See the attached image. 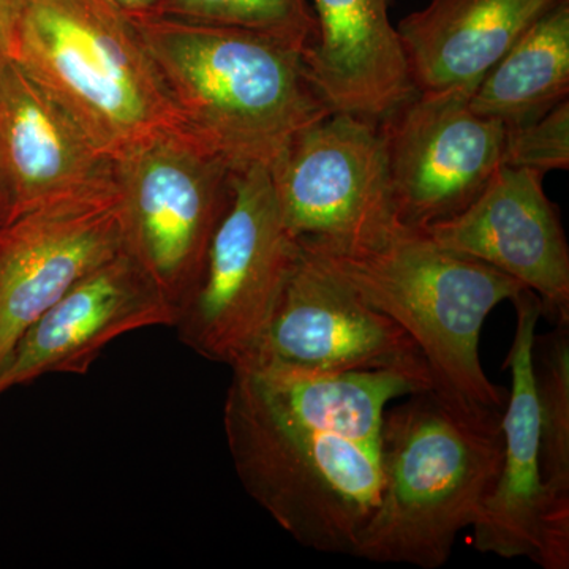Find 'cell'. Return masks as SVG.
<instances>
[{
  "label": "cell",
  "mask_w": 569,
  "mask_h": 569,
  "mask_svg": "<svg viewBox=\"0 0 569 569\" xmlns=\"http://www.w3.org/2000/svg\"><path fill=\"white\" fill-rule=\"evenodd\" d=\"M179 127L231 170L269 167L306 126L331 112L298 48L244 29L132 17Z\"/></svg>",
  "instance_id": "obj_2"
},
{
  "label": "cell",
  "mask_w": 569,
  "mask_h": 569,
  "mask_svg": "<svg viewBox=\"0 0 569 569\" xmlns=\"http://www.w3.org/2000/svg\"><path fill=\"white\" fill-rule=\"evenodd\" d=\"M110 2L130 17H141V14L152 13L162 0H110Z\"/></svg>",
  "instance_id": "obj_23"
},
{
  "label": "cell",
  "mask_w": 569,
  "mask_h": 569,
  "mask_svg": "<svg viewBox=\"0 0 569 569\" xmlns=\"http://www.w3.org/2000/svg\"><path fill=\"white\" fill-rule=\"evenodd\" d=\"M380 123L397 220L425 228L468 208L503 164L507 126L470 93L417 92Z\"/></svg>",
  "instance_id": "obj_10"
},
{
  "label": "cell",
  "mask_w": 569,
  "mask_h": 569,
  "mask_svg": "<svg viewBox=\"0 0 569 569\" xmlns=\"http://www.w3.org/2000/svg\"><path fill=\"white\" fill-rule=\"evenodd\" d=\"M407 397L385 415L380 498L353 557L438 569L496 488L501 417L467 413L432 389Z\"/></svg>",
  "instance_id": "obj_4"
},
{
  "label": "cell",
  "mask_w": 569,
  "mask_h": 569,
  "mask_svg": "<svg viewBox=\"0 0 569 569\" xmlns=\"http://www.w3.org/2000/svg\"><path fill=\"white\" fill-rule=\"evenodd\" d=\"M503 164L545 176L569 168V100L520 126L507 127Z\"/></svg>",
  "instance_id": "obj_21"
},
{
  "label": "cell",
  "mask_w": 569,
  "mask_h": 569,
  "mask_svg": "<svg viewBox=\"0 0 569 569\" xmlns=\"http://www.w3.org/2000/svg\"><path fill=\"white\" fill-rule=\"evenodd\" d=\"M231 170L183 132L153 134L114 162L126 249L181 317L230 201Z\"/></svg>",
  "instance_id": "obj_7"
},
{
  "label": "cell",
  "mask_w": 569,
  "mask_h": 569,
  "mask_svg": "<svg viewBox=\"0 0 569 569\" xmlns=\"http://www.w3.org/2000/svg\"><path fill=\"white\" fill-rule=\"evenodd\" d=\"M24 14V0H0V69L13 61Z\"/></svg>",
  "instance_id": "obj_22"
},
{
  "label": "cell",
  "mask_w": 569,
  "mask_h": 569,
  "mask_svg": "<svg viewBox=\"0 0 569 569\" xmlns=\"http://www.w3.org/2000/svg\"><path fill=\"white\" fill-rule=\"evenodd\" d=\"M269 173L299 244L343 249L397 222L387 148L373 119L328 112L287 142Z\"/></svg>",
  "instance_id": "obj_8"
},
{
  "label": "cell",
  "mask_w": 569,
  "mask_h": 569,
  "mask_svg": "<svg viewBox=\"0 0 569 569\" xmlns=\"http://www.w3.org/2000/svg\"><path fill=\"white\" fill-rule=\"evenodd\" d=\"M298 257L269 167L234 170L203 277L174 325L183 346L230 369L241 365L274 316Z\"/></svg>",
  "instance_id": "obj_6"
},
{
  "label": "cell",
  "mask_w": 569,
  "mask_h": 569,
  "mask_svg": "<svg viewBox=\"0 0 569 569\" xmlns=\"http://www.w3.org/2000/svg\"><path fill=\"white\" fill-rule=\"evenodd\" d=\"M537 396L541 477L557 507L569 511V323L535 335L530 351Z\"/></svg>",
  "instance_id": "obj_19"
},
{
  "label": "cell",
  "mask_w": 569,
  "mask_h": 569,
  "mask_svg": "<svg viewBox=\"0 0 569 569\" xmlns=\"http://www.w3.org/2000/svg\"><path fill=\"white\" fill-rule=\"evenodd\" d=\"M14 59L114 162L181 129L133 18L110 0H24Z\"/></svg>",
  "instance_id": "obj_5"
},
{
  "label": "cell",
  "mask_w": 569,
  "mask_h": 569,
  "mask_svg": "<svg viewBox=\"0 0 569 569\" xmlns=\"http://www.w3.org/2000/svg\"><path fill=\"white\" fill-rule=\"evenodd\" d=\"M122 250L118 187L40 206L0 224V369L44 312Z\"/></svg>",
  "instance_id": "obj_11"
},
{
  "label": "cell",
  "mask_w": 569,
  "mask_h": 569,
  "mask_svg": "<svg viewBox=\"0 0 569 569\" xmlns=\"http://www.w3.org/2000/svg\"><path fill=\"white\" fill-rule=\"evenodd\" d=\"M392 0H313L317 36L305 61L332 111L380 121L417 93Z\"/></svg>",
  "instance_id": "obj_16"
},
{
  "label": "cell",
  "mask_w": 569,
  "mask_h": 569,
  "mask_svg": "<svg viewBox=\"0 0 569 569\" xmlns=\"http://www.w3.org/2000/svg\"><path fill=\"white\" fill-rule=\"evenodd\" d=\"M299 247L411 337L432 391L477 417L503 415L508 391L482 369L479 337L490 312L527 290L523 284L399 220L343 249Z\"/></svg>",
  "instance_id": "obj_3"
},
{
  "label": "cell",
  "mask_w": 569,
  "mask_h": 569,
  "mask_svg": "<svg viewBox=\"0 0 569 569\" xmlns=\"http://www.w3.org/2000/svg\"><path fill=\"white\" fill-rule=\"evenodd\" d=\"M231 372L223 427L246 492L299 545L355 556L380 498L388 406L430 388L389 372Z\"/></svg>",
  "instance_id": "obj_1"
},
{
  "label": "cell",
  "mask_w": 569,
  "mask_h": 569,
  "mask_svg": "<svg viewBox=\"0 0 569 569\" xmlns=\"http://www.w3.org/2000/svg\"><path fill=\"white\" fill-rule=\"evenodd\" d=\"M114 187V160L17 59L3 66L0 193L6 222L40 206Z\"/></svg>",
  "instance_id": "obj_14"
},
{
  "label": "cell",
  "mask_w": 569,
  "mask_h": 569,
  "mask_svg": "<svg viewBox=\"0 0 569 569\" xmlns=\"http://www.w3.org/2000/svg\"><path fill=\"white\" fill-rule=\"evenodd\" d=\"M542 178L501 164L473 203L425 231L445 249L492 266L533 291L549 323H569L568 241Z\"/></svg>",
  "instance_id": "obj_13"
},
{
  "label": "cell",
  "mask_w": 569,
  "mask_h": 569,
  "mask_svg": "<svg viewBox=\"0 0 569 569\" xmlns=\"http://www.w3.org/2000/svg\"><path fill=\"white\" fill-rule=\"evenodd\" d=\"M516 331L503 369L511 391L501 415L503 458L496 488L486 498L473 529L481 553L529 559L545 569L569 568V511L557 507L541 477V441L530 351L542 317L541 301L523 290L512 299Z\"/></svg>",
  "instance_id": "obj_12"
},
{
  "label": "cell",
  "mask_w": 569,
  "mask_h": 569,
  "mask_svg": "<svg viewBox=\"0 0 569 569\" xmlns=\"http://www.w3.org/2000/svg\"><path fill=\"white\" fill-rule=\"evenodd\" d=\"M567 0H430L397 26L417 92L477 89L531 26Z\"/></svg>",
  "instance_id": "obj_17"
},
{
  "label": "cell",
  "mask_w": 569,
  "mask_h": 569,
  "mask_svg": "<svg viewBox=\"0 0 569 569\" xmlns=\"http://www.w3.org/2000/svg\"><path fill=\"white\" fill-rule=\"evenodd\" d=\"M274 37L305 54L317 36L307 0H162L152 13Z\"/></svg>",
  "instance_id": "obj_20"
},
{
  "label": "cell",
  "mask_w": 569,
  "mask_h": 569,
  "mask_svg": "<svg viewBox=\"0 0 569 569\" xmlns=\"http://www.w3.org/2000/svg\"><path fill=\"white\" fill-rule=\"evenodd\" d=\"M236 367L306 376L399 373L432 389L425 356L411 337L301 247L264 335Z\"/></svg>",
  "instance_id": "obj_9"
},
{
  "label": "cell",
  "mask_w": 569,
  "mask_h": 569,
  "mask_svg": "<svg viewBox=\"0 0 569 569\" xmlns=\"http://www.w3.org/2000/svg\"><path fill=\"white\" fill-rule=\"evenodd\" d=\"M178 313L129 250L80 280L22 335L0 369V395L50 373L84 376L119 337L174 326Z\"/></svg>",
  "instance_id": "obj_15"
},
{
  "label": "cell",
  "mask_w": 569,
  "mask_h": 569,
  "mask_svg": "<svg viewBox=\"0 0 569 569\" xmlns=\"http://www.w3.org/2000/svg\"><path fill=\"white\" fill-rule=\"evenodd\" d=\"M569 96V0L535 22L486 73L471 110L507 127L546 114Z\"/></svg>",
  "instance_id": "obj_18"
},
{
  "label": "cell",
  "mask_w": 569,
  "mask_h": 569,
  "mask_svg": "<svg viewBox=\"0 0 569 569\" xmlns=\"http://www.w3.org/2000/svg\"><path fill=\"white\" fill-rule=\"evenodd\" d=\"M6 222V204H3L2 193H0V224Z\"/></svg>",
  "instance_id": "obj_24"
}]
</instances>
